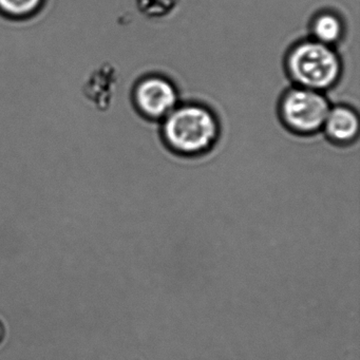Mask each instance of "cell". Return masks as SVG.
<instances>
[{
    "instance_id": "cell-6",
    "label": "cell",
    "mask_w": 360,
    "mask_h": 360,
    "mask_svg": "<svg viewBox=\"0 0 360 360\" xmlns=\"http://www.w3.org/2000/svg\"><path fill=\"white\" fill-rule=\"evenodd\" d=\"M311 31L313 39L334 47L342 39L345 27L342 20L334 12H320L311 22Z\"/></svg>"
},
{
    "instance_id": "cell-3",
    "label": "cell",
    "mask_w": 360,
    "mask_h": 360,
    "mask_svg": "<svg viewBox=\"0 0 360 360\" xmlns=\"http://www.w3.org/2000/svg\"><path fill=\"white\" fill-rule=\"evenodd\" d=\"M330 109V103L322 92L296 86L282 96L279 115L290 131L311 136L322 130Z\"/></svg>"
},
{
    "instance_id": "cell-4",
    "label": "cell",
    "mask_w": 360,
    "mask_h": 360,
    "mask_svg": "<svg viewBox=\"0 0 360 360\" xmlns=\"http://www.w3.org/2000/svg\"><path fill=\"white\" fill-rule=\"evenodd\" d=\"M134 102L141 115L153 121H162L178 106V90L166 77L150 75L136 84Z\"/></svg>"
},
{
    "instance_id": "cell-1",
    "label": "cell",
    "mask_w": 360,
    "mask_h": 360,
    "mask_svg": "<svg viewBox=\"0 0 360 360\" xmlns=\"http://www.w3.org/2000/svg\"><path fill=\"white\" fill-rule=\"evenodd\" d=\"M162 121L164 142L174 153L185 157L207 153L220 134L216 115L204 105H178Z\"/></svg>"
},
{
    "instance_id": "cell-5",
    "label": "cell",
    "mask_w": 360,
    "mask_h": 360,
    "mask_svg": "<svg viewBox=\"0 0 360 360\" xmlns=\"http://www.w3.org/2000/svg\"><path fill=\"white\" fill-rule=\"evenodd\" d=\"M322 129L335 144L347 145L357 138L359 117L354 109L343 105L330 107Z\"/></svg>"
},
{
    "instance_id": "cell-2",
    "label": "cell",
    "mask_w": 360,
    "mask_h": 360,
    "mask_svg": "<svg viewBox=\"0 0 360 360\" xmlns=\"http://www.w3.org/2000/svg\"><path fill=\"white\" fill-rule=\"evenodd\" d=\"M286 71L298 87L323 92L338 82L340 58L333 47L315 39L299 41L288 51Z\"/></svg>"
},
{
    "instance_id": "cell-8",
    "label": "cell",
    "mask_w": 360,
    "mask_h": 360,
    "mask_svg": "<svg viewBox=\"0 0 360 360\" xmlns=\"http://www.w3.org/2000/svg\"><path fill=\"white\" fill-rule=\"evenodd\" d=\"M45 0H0V12L10 18H28L37 13Z\"/></svg>"
},
{
    "instance_id": "cell-9",
    "label": "cell",
    "mask_w": 360,
    "mask_h": 360,
    "mask_svg": "<svg viewBox=\"0 0 360 360\" xmlns=\"http://www.w3.org/2000/svg\"><path fill=\"white\" fill-rule=\"evenodd\" d=\"M180 0H136L139 11L149 18H161L176 9Z\"/></svg>"
},
{
    "instance_id": "cell-10",
    "label": "cell",
    "mask_w": 360,
    "mask_h": 360,
    "mask_svg": "<svg viewBox=\"0 0 360 360\" xmlns=\"http://www.w3.org/2000/svg\"><path fill=\"white\" fill-rule=\"evenodd\" d=\"M4 337H5V326L3 322L0 321V342L3 341Z\"/></svg>"
},
{
    "instance_id": "cell-7",
    "label": "cell",
    "mask_w": 360,
    "mask_h": 360,
    "mask_svg": "<svg viewBox=\"0 0 360 360\" xmlns=\"http://www.w3.org/2000/svg\"><path fill=\"white\" fill-rule=\"evenodd\" d=\"M117 73L113 69L109 70L108 67H103L94 72L86 84L87 90L98 89L96 91L86 94L98 108H106L112 100L113 89L117 83Z\"/></svg>"
}]
</instances>
